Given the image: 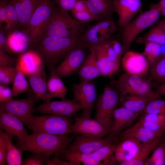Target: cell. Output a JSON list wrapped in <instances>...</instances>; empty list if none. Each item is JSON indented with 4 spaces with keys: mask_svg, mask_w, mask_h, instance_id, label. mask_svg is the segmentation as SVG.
Masks as SVG:
<instances>
[{
    "mask_svg": "<svg viewBox=\"0 0 165 165\" xmlns=\"http://www.w3.org/2000/svg\"><path fill=\"white\" fill-rule=\"evenodd\" d=\"M25 124L33 132L61 135L71 133L72 124L69 118L50 114L40 116L32 115Z\"/></svg>",
    "mask_w": 165,
    "mask_h": 165,
    "instance_id": "4",
    "label": "cell"
},
{
    "mask_svg": "<svg viewBox=\"0 0 165 165\" xmlns=\"http://www.w3.org/2000/svg\"><path fill=\"white\" fill-rule=\"evenodd\" d=\"M72 139L65 135L33 132L25 141L17 139L15 146L22 151L41 155L49 159L53 155L58 157L63 155Z\"/></svg>",
    "mask_w": 165,
    "mask_h": 165,
    "instance_id": "1",
    "label": "cell"
},
{
    "mask_svg": "<svg viewBox=\"0 0 165 165\" xmlns=\"http://www.w3.org/2000/svg\"><path fill=\"white\" fill-rule=\"evenodd\" d=\"M119 29L112 16L99 20L86 29L80 37L81 43L90 50L111 37Z\"/></svg>",
    "mask_w": 165,
    "mask_h": 165,
    "instance_id": "7",
    "label": "cell"
},
{
    "mask_svg": "<svg viewBox=\"0 0 165 165\" xmlns=\"http://www.w3.org/2000/svg\"><path fill=\"white\" fill-rule=\"evenodd\" d=\"M0 49L12 54L8 45L7 35L2 29L0 30Z\"/></svg>",
    "mask_w": 165,
    "mask_h": 165,
    "instance_id": "50",
    "label": "cell"
},
{
    "mask_svg": "<svg viewBox=\"0 0 165 165\" xmlns=\"http://www.w3.org/2000/svg\"><path fill=\"white\" fill-rule=\"evenodd\" d=\"M119 100L118 94L116 90L110 87H106L97 101L95 119L104 126L111 128L113 113Z\"/></svg>",
    "mask_w": 165,
    "mask_h": 165,
    "instance_id": "8",
    "label": "cell"
},
{
    "mask_svg": "<svg viewBox=\"0 0 165 165\" xmlns=\"http://www.w3.org/2000/svg\"><path fill=\"white\" fill-rule=\"evenodd\" d=\"M90 51V53L86 57L76 73L79 79L80 83L88 82L101 76L97 66L95 53L94 50Z\"/></svg>",
    "mask_w": 165,
    "mask_h": 165,
    "instance_id": "23",
    "label": "cell"
},
{
    "mask_svg": "<svg viewBox=\"0 0 165 165\" xmlns=\"http://www.w3.org/2000/svg\"><path fill=\"white\" fill-rule=\"evenodd\" d=\"M138 122L146 128L161 135H163L165 132V113H144Z\"/></svg>",
    "mask_w": 165,
    "mask_h": 165,
    "instance_id": "30",
    "label": "cell"
},
{
    "mask_svg": "<svg viewBox=\"0 0 165 165\" xmlns=\"http://www.w3.org/2000/svg\"><path fill=\"white\" fill-rule=\"evenodd\" d=\"M16 73L13 82V95L17 97L20 94L27 93L29 96L32 95L33 91L29 86V83L25 75L19 65L16 64Z\"/></svg>",
    "mask_w": 165,
    "mask_h": 165,
    "instance_id": "33",
    "label": "cell"
},
{
    "mask_svg": "<svg viewBox=\"0 0 165 165\" xmlns=\"http://www.w3.org/2000/svg\"><path fill=\"white\" fill-rule=\"evenodd\" d=\"M165 32V18L160 21L157 25Z\"/></svg>",
    "mask_w": 165,
    "mask_h": 165,
    "instance_id": "57",
    "label": "cell"
},
{
    "mask_svg": "<svg viewBox=\"0 0 165 165\" xmlns=\"http://www.w3.org/2000/svg\"><path fill=\"white\" fill-rule=\"evenodd\" d=\"M38 100L37 97L33 94L25 99H13L9 101L0 103V109L25 124L33 115L35 105Z\"/></svg>",
    "mask_w": 165,
    "mask_h": 165,
    "instance_id": "9",
    "label": "cell"
},
{
    "mask_svg": "<svg viewBox=\"0 0 165 165\" xmlns=\"http://www.w3.org/2000/svg\"><path fill=\"white\" fill-rule=\"evenodd\" d=\"M7 145V163L9 165L22 164L21 150L12 143L13 136L4 132Z\"/></svg>",
    "mask_w": 165,
    "mask_h": 165,
    "instance_id": "36",
    "label": "cell"
},
{
    "mask_svg": "<svg viewBox=\"0 0 165 165\" xmlns=\"http://www.w3.org/2000/svg\"><path fill=\"white\" fill-rule=\"evenodd\" d=\"M72 13L74 18L85 23L95 20H100L98 17L90 11L72 12Z\"/></svg>",
    "mask_w": 165,
    "mask_h": 165,
    "instance_id": "44",
    "label": "cell"
},
{
    "mask_svg": "<svg viewBox=\"0 0 165 165\" xmlns=\"http://www.w3.org/2000/svg\"><path fill=\"white\" fill-rule=\"evenodd\" d=\"M145 127L138 122L123 132L120 135L121 141L129 138H134L144 145L162 136Z\"/></svg>",
    "mask_w": 165,
    "mask_h": 165,
    "instance_id": "26",
    "label": "cell"
},
{
    "mask_svg": "<svg viewBox=\"0 0 165 165\" xmlns=\"http://www.w3.org/2000/svg\"><path fill=\"white\" fill-rule=\"evenodd\" d=\"M54 8L51 0H41L24 30L30 35L33 46H37Z\"/></svg>",
    "mask_w": 165,
    "mask_h": 165,
    "instance_id": "6",
    "label": "cell"
},
{
    "mask_svg": "<svg viewBox=\"0 0 165 165\" xmlns=\"http://www.w3.org/2000/svg\"><path fill=\"white\" fill-rule=\"evenodd\" d=\"M89 11L86 0H79L76 3L71 12Z\"/></svg>",
    "mask_w": 165,
    "mask_h": 165,
    "instance_id": "53",
    "label": "cell"
},
{
    "mask_svg": "<svg viewBox=\"0 0 165 165\" xmlns=\"http://www.w3.org/2000/svg\"></svg>",
    "mask_w": 165,
    "mask_h": 165,
    "instance_id": "60",
    "label": "cell"
},
{
    "mask_svg": "<svg viewBox=\"0 0 165 165\" xmlns=\"http://www.w3.org/2000/svg\"><path fill=\"white\" fill-rule=\"evenodd\" d=\"M106 40L90 50H94L95 53L97 66L101 76L110 77L118 70L120 65L113 63L109 61L107 53Z\"/></svg>",
    "mask_w": 165,
    "mask_h": 165,
    "instance_id": "22",
    "label": "cell"
},
{
    "mask_svg": "<svg viewBox=\"0 0 165 165\" xmlns=\"http://www.w3.org/2000/svg\"><path fill=\"white\" fill-rule=\"evenodd\" d=\"M141 143L134 138L123 140L116 146L114 156L120 163L132 159L138 154L142 146Z\"/></svg>",
    "mask_w": 165,
    "mask_h": 165,
    "instance_id": "21",
    "label": "cell"
},
{
    "mask_svg": "<svg viewBox=\"0 0 165 165\" xmlns=\"http://www.w3.org/2000/svg\"><path fill=\"white\" fill-rule=\"evenodd\" d=\"M150 8H156L160 10L163 9L165 8V0H160L158 3L151 5Z\"/></svg>",
    "mask_w": 165,
    "mask_h": 165,
    "instance_id": "55",
    "label": "cell"
},
{
    "mask_svg": "<svg viewBox=\"0 0 165 165\" xmlns=\"http://www.w3.org/2000/svg\"><path fill=\"white\" fill-rule=\"evenodd\" d=\"M7 142L4 132L0 131V165H4L7 163Z\"/></svg>",
    "mask_w": 165,
    "mask_h": 165,
    "instance_id": "47",
    "label": "cell"
},
{
    "mask_svg": "<svg viewBox=\"0 0 165 165\" xmlns=\"http://www.w3.org/2000/svg\"><path fill=\"white\" fill-rule=\"evenodd\" d=\"M82 106L74 100L48 101L35 108L34 112L42 114L59 115L70 118L82 109Z\"/></svg>",
    "mask_w": 165,
    "mask_h": 165,
    "instance_id": "12",
    "label": "cell"
},
{
    "mask_svg": "<svg viewBox=\"0 0 165 165\" xmlns=\"http://www.w3.org/2000/svg\"><path fill=\"white\" fill-rule=\"evenodd\" d=\"M48 159L41 155L35 154L30 156L22 162L23 165H46Z\"/></svg>",
    "mask_w": 165,
    "mask_h": 165,
    "instance_id": "45",
    "label": "cell"
},
{
    "mask_svg": "<svg viewBox=\"0 0 165 165\" xmlns=\"http://www.w3.org/2000/svg\"><path fill=\"white\" fill-rule=\"evenodd\" d=\"M72 90L74 100L82 106L83 117L90 118L91 114L97 97L96 87L91 81L75 84Z\"/></svg>",
    "mask_w": 165,
    "mask_h": 165,
    "instance_id": "11",
    "label": "cell"
},
{
    "mask_svg": "<svg viewBox=\"0 0 165 165\" xmlns=\"http://www.w3.org/2000/svg\"><path fill=\"white\" fill-rule=\"evenodd\" d=\"M4 7L9 21L18 28L19 18L16 9L10 0H3Z\"/></svg>",
    "mask_w": 165,
    "mask_h": 165,
    "instance_id": "43",
    "label": "cell"
},
{
    "mask_svg": "<svg viewBox=\"0 0 165 165\" xmlns=\"http://www.w3.org/2000/svg\"><path fill=\"white\" fill-rule=\"evenodd\" d=\"M10 22L8 19L4 7L3 0H0V26L1 27L4 23L5 25Z\"/></svg>",
    "mask_w": 165,
    "mask_h": 165,
    "instance_id": "51",
    "label": "cell"
},
{
    "mask_svg": "<svg viewBox=\"0 0 165 165\" xmlns=\"http://www.w3.org/2000/svg\"><path fill=\"white\" fill-rule=\"evenodd\" d=\"M16 73V67H0V83L8 85L13 83Z\"/></svg>",
    "mask_w": 165,
    "mask_h": 165,
    "instance_id": "42",
    "label": "cell"
},
{
    "mask_svg": "<svg viewBox=\"0 0 165 165\" xmlns=\"http://www.w3.org/2000/svg\"><path fill=\"white\" fill-rule=\"evenodd\" d=\"M165 113V100L159 98L150 101L147 105L144 113L162 114Z\"/></svg>",
    "mask_w": 165,
    "mask_h": 165,
    "instance_id": "41",
    "label": "cell"
},
{
    "mask_svg": "<svg viewBox=\"0 0 165 165\" xmlns=\"http://www.w3.org/2000/svg\"><path fill=\"white\" fill-rule=\"evenodd\" d=\"M33 94L38 99L47 101L48 90L46 75L40 74L25 75Z\"/></svg>",
    "mask_w": 165,
    "mask_h": 165,
    "instance_id": "29",
    "label": "cell"
},
{
    "mask_svg": "<svg viewBox=\"0 0 165 165\" xmlns=\"http://www.w3.org/2000/svg\"><path fill=\"white\" fill-rule=\"evenodd\" d=\"M86 48L81 43L76 45L51 72L61 77L76 73L86 58Z\"/></svg>",
    "mask_w": 165,
    "mask_h": 165,
    "instance_id": "10",
    "label": "cell"
},
{
    "mask_svg": "<svg viewBox=\"0 0 165 165\" xmlns=\"http://www.w3.org/2000/svg\"><path fill=\"white\" fill-rule=\"evenodd\" d=\"M111 128L106 127L96 119L82 116L76 118L72 125L71 133L90 137L101 138L110 134Z\"/></svg>",
    "mask_w": 165,
    "mask_h": 165,
    "instance_id": "13",
    "label": "cell"
},
{
    "mask_svg": "<svg viewBox=\"0 0 165 165\" xmlns=\"http://www.w3.org/2000/svg\"><path fill=\"white\" fill-rule=\"evenodd\" d=\"M23 122L0 109V127L2 130L21 141L26 140L29 135L24 128Z\"/></svg>",
    "mask_w": 165,
    "mask_h": 165,
    "instance_id": "19",
    "label": "cell"
},
{
    "mask_svg": "<svg viewBox=\"0 0 165 165\" xmlns=\"http://www.w3.org/2000/svg\"><path fill=\"white\" fill-rule=\"evenodd\" d=\"M86 24L72 18L68 11L59 7L54 8L45 28L41 39L49 36L80 37L86 30Z\"/></svg>",
    "mask_w": 165,
    "mask_h": 165,
    "instance_id": "3",
    "label": "cell"
},
{
    "mask_svg": "<svg viewBox=\"0 0 165 165\" xmlns=\"http://www.w3.org/2000/svg\"><path fill=\"white\" fill-rule=\"evenodd\" d=\"M51 73V75L47 81L48 101L54 97L60 98L63 100H66L67 89L61 77L53 72Z\"/></svg>",
    "mask_w": 165,
    "mask_h": 165,
    "instance_id": "31",
    "label": "cell"
},
{
    "mask_svg": "<svg viewBox=\"0 0 165 165\" xmlns=\"http://www.w3.org/2000/svg\"><path fill=\"white\" fill-rule=\"evenodd\" d=\"M145 79L142 77L126 73L113 82L121 97L128 94H135Z\"/></svg>",
    "mask_w": 165,
    "mask_h": 165,
    "instance_id": "24",
    "label": "cell"
},
{
    "mask_svg": "<svg viewBox=\"0 0 165 165\" xmlns=\"http://www.w3.org/2000/svg\"><path fill=\"white\" fill-rule=\"evenodd\" d=\"M164 141H165V139Z\"/></svg>",
    "mask_w": 165,
    "mask_h": 165,
    "instance_id": "59",
    "label": "cell"
},
{
    "mask_svg": "<svg viewBox=\"0 0 165 165\" xmlns=\"http://www.w3.org/2000/svg\"><path fill=\"white\" fill-rule=\"evenodd\" d=\"M116 138L112 136L104 139L80 135L76 137L67 150L91 154L102 146L113 144Z\"/></svg>",
    "mask_w": 165,
    "mask_h": 165,
    "instance_id": "15",
    "label": "cell"
},
{
    "mask_svg": "<svg viewBox=\"0 0 165 165\" xmlns=\"http://www.w3.org/2000/svg\"><path fill=\"white\" fill-rule=\"evenodd\" d=\"M113 0H86L89 10L100 20L112 17Z\"/></svg>",
    "mask_w": 165,
    "mask_h": 165,
    "instance_id": "28",
    "label": "cell"
},
{
    "mask_svg": "<svg viewBox=\"0 0 165 165\" xmlns=\"http://www.w3.org/2000/svg\"><path fill=\"white\" fill-rule=\"evenodd\" d=\"M139 43L152 42L160 45L165 44V32L157 25L151 29L144 36L137 40Z\"/></svg>",
    "mask_w": 165,
    "mask_h": 165,
    "instance_id": "37",
    "label": "cell"
},
{
    "mask_svg": "<svg viewBox=\"0 0 165 165\" xmlns=\"http://www.w3.org/2000/svg\"><path fill=\"white\" fill-rule=\"evenodd\" d=\"M110 43L118 58L120 59L123 54L122 45L119 40L112 39L111 38H110Z\"/></svg>",
    "mask_w": 165,
    "mask_h": 165,
    "instance_id": "52",
    "label": "cell"
},
{
    "mask_svg": "<svg viewBox=\"0 0 165 165\" xmlns=\"http://www.w3.org/2000/svg\"><path fill=\"white\" fill-rule=\"evenodd\" d=\"M145 44L143 54L146 57L148 62L152 64L162 54L161 45L152 42H148Z\"/></svg>",
    "mask_w": 165,
    "mask_h": 165,
    "instance_id": "40",
    "label": "cell"
},
{
    "mask_svg": "<svg viewBox=\"0 0 165 165\" xmlns=\"http://www.w3.org/2000/svg\"><path fill=\"white\" fill-rule=\"evenodd\" d=\"M160 96H165V82L162 83L157 87L156 92Z\"/></svg>",
    "mask_w": 165,
    "mask_h": 165,
    "instance_id": "56",
    "label": "cell"
},
{
    "mask_svg": "<svg viewBox=\"0 0 165 165\" xmlns=\"http://www.w3.org/2000/svg\"><path fill=\"white\" fill-rule=\"evenodd\" d=\"M139 114L123 106L116 108L112 114L110 136L116 138L123 129L133 123Z\"/></svg>",
    "mask_w": 165,
    "mask_h": 165,
    "instance_id": "20",
    "label": "cell"
},
{
    "mask_svg": "<svg viewBox=\"0 0 165 165\" xmlns=\"http://www.w3.org/2000/svg\"><path fill=\"white\" fill-rule=\"evenodd\" d=\"M150 72L153 79L162 83L165 82V53L162 54L152 64Z\"/></svg>",
    "mask_w": 165,
    "mask_h": 165,
    "instance_id": "38",
    "label": "cell"
},
{
    "mask_svg": "<svg viewBox=\"0 0 165 165\" xmlns=\"http://www.w3.org/2000/svg\"><path fill=\"white\" fill-rule=\"evenodd\" d=\"M81 43L80 37L46 36L42 38L37 47L45 66L51 72L75 46Z\"/></svg>",
    "mask_w": 165,
    "mask_h": 165,
    "instance_id": "2",
    "label": "cell"
},
{
    "mask_svg": "<svg viewBox=\"0 0 165 165\" xmlns=\"http://www.w3.org/2000/svg\"><path fill=\"white\" fill-rule=\"evenodd\" d=\"M160 15V9L150 8L122 28L121 38L123 54L129 51L133 42L141 32L157 21Z\"/></svg>",
    "mask_w": 165,
    "mask_h": 165,
    "instance_id": "5",
    "label": "cell"
},
{
    "mask_svg": "<svg viewBox=\"0 0 165 165\" xmlns=\"http://www.w3.org/2000/svg\"><path fill=\"white\" fill-rule=\"evenodd\" d=\"M116 146L113 144L103 146L91 153V155L100 165L112 164L116 160L113 156Z\"/></svg>",
    "mask_w": 165,
    "mask_h": 165,
    "instance_id": "35",
    "label": "cell"
},
{
    "mask_svg": "<svg viewBox=\"0 0 165 165\" xmlns=\"http://www.w3.org/2000/svg\"><path fill=\"white\" fill-rule=\"evenodd\" d=\"M165 138L163 135L159 136L151 141L143 145L137 155L132 159L120 163L121 165H144L148 156L156 147Z\"/></svg>",
    "mask_w": 165,
    "mask_h": 165,
    "instance_id": "32",
    "label": "cell"
},
{
    "mask_svg": "<svg viewBox=\"0 0 165 165\" xmlns=\"http://www.w3.org/2000/svg\"><path fill=\"white\" fill-rule=\"evenodd\" d=\"M19 18L18 27L24 30L41 0H10Z\"/></svg>",
    "mask_w": 165,
    "mask_h": 165,
    "instance_id": "25",
    "label": "cell"
},
{
    "mask_svg": "<svg viewBox=\"0 0 165 165\" xmlns=\"http://www.w3.org/2000/svg\"><path fill=\"white\" fill-rule=\"evenodd\" d=\"M160 14L165 17V8L163 9L160 10Z\"/></svg>",
    "mask_w": 165,
    "mask_h": 165,
    "instance_id": "58",
    "label": "cell"
},
{
    "mask_svg": "<svg viewBox=\"0 0 165 165\" xmlns=\"http://www.w3.org/2000/svg\"><path fill=\"white\" fill-rule=\"evenodd\" d=\"M17 59L15 60L8 53L0 49V67H16Z\"/></svg>",
    "mask_w": 165,
    "mask_h": 165,
    "instance_id": "46",
    "label": "cell"
},
{
    "mask_svg": "<svg viewBox=\"0 0 165 165\" xmlns=\"http://www.w3.org/2000/svg\"><path fill=\"white\" fill-rule=\"evenodd\" d=\"M17 63L25 75L37 74L46 75L45 62L38 50H31L19 55Z\"/></svg>",
    "mask_w": 165,
    "mask_h": 165,
    "instance_id": "14",
    "label": "cell"
},
{
    "mask_svg": "<svg viewBox=\"0 0 165 165\" xmlns=\"http://www.w3.org/2000/svg\"><path fill=\"white\" fill-rule=\"evenodd\" d=\"M153 98L128 94L120 97L119 100L122 106L130 111L139 114L144 112L148 104Z\"/></svg>",
    "mask_w": 165,
    "mask_h": 165,
    "instance_id": "27",
    "label": "cell"
},
{
    "mask_svg": "<svg viewBox=\"0 0 165 165\" xmlns=\"http://www.w3.org/2000/svg\"><path fill=\"white\" fill-rule=\"evenodd\" d=\"M12 89L8 85H0V102H4L12 100Z\"/></svg>",
    "mask_w": 165,
    "mask_h": 165,
    "instance_id": "48",
    "label": "cell"
},
{
    "mask_svg": "<svg viewBox=\"0 0 165 165\" xmlns=\"http://www.w3.org/2000/svg\"><path fill=\"white\" fill-rule=\"evenodd\" d=\"M63 156L66 160L74 165H79L82 163L85 165H101L93 159L91 154L66 149Z\"/></svg>",
    "mask_w": 165,
    "mask_h": 165,
    "instance_id": "34",
    "label": "cell"
},
{
    "mask_svg": "<svg viewBox=\"0 0 165 165\" xmlns=\"http://www.w3.org/2000/svg\"><path fill=\"white\" fill-rule=\"evenodd\" d=\"M114 11L118 16L119 28L129 23L141 10V0H113Z\"/></svg>",
    "mask_w": 165,
    "mask_h": 165,
    "instance_id": "17",
    "label": "cell"
},
{
    "mask_svg": "<svg viewBox=\"0 0 165 165\" xmlns=\"http://www.w3.org/2000/svg\"><path fill=\"white\" fill-rule=\"evenodd\" d=\"M164 140L165 139L154 149L151 157L147 159L144 165H165Z\"/></svg>",
    "mask_w": 165,
    "mask_h": 165,
    "instance_id": "39",
    "label": "cell"
},
{
    "mask_svg": "<svg viewBox=\"0 0 165 165\" xmlns=\"http://www.w3.org/2000/svg\"><path fill=\"white\" fill-rule=\"evenodd\" d=\"M124 54L122 63L127 73L141 77L147 74L149 62L143 53L128 51Z\"/></svg>",
    "mask_w": 165,
    "mask_h": 165,
    "instance_id": "16",
    "label": "cell"
},
{
    "mask_svg": "<svg viewBox=\"0 0 165 165\" xmlns=\"http://www.w3.org/2000/svg\"><path fill=\"white\" fill-rule=\"evenodd\" d=\"M47 165H74V164L68 161H65L61 160L56 157L53 158L51 160H49L47 162Z\"/></svg>",
    "mask_w": 165,
    "mask_h": 165,
    "instance_id": "54",
    "label": "cell"
},
{
    "mask_svg": "<svg viewBox=\"0 0 165 165\" xmlns=\"http://www.w3.org/2000/svg\"><path fill=\"white\" fill-rule=\"evenodd\" d=\"M79 0H54L60 8L68 11H71Z\"/></svg>",
    "mask_w": 165,
    "mask_h": 165,
    "instance_id": "49",
    "label": "cell"
},
{
    "mask_svg": "<svg viewBox=\"0 0 165 165\" xmlns=\"http://www.w3.org/2000/svg\"><path fill=\"white\" fill-rule=\"evenodd\" d=\"M7 35L8 46L12 54L19 55L34 49L30 37L24 30L17 29Z\"/></svg>",
    "mask_w": 165,
    "mask_h": 165,
    "instance_id": "18",
    "label": "cell"
}]
</instances>
